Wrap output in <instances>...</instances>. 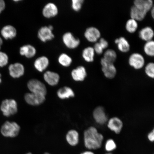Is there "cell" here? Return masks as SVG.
<instances>
[{"label":"cell","instance_id":"1","mask_svg":"<svg viewBox=\"0 0 154 154\" xmlns=\"http://www.w3.org/2000/svg\"><path fill=\"white\" fill-rule=\"evenodd\" d=\"M104 140L103 134L100 133L95 127L91 126L85 131L84 142L88 150H96L100 149Z\"/></svg>","mask_w":154,"mask_h":154},{"label":"cell","instance_id":"2","mask_svg":"<svg viewBox=\"0 0 154 154\" xmlns=\"http://www.w3.org/2000/svg\"><path fill=\"white\" fill-rule=\"evenodd\" d=\"M20 130V127L17 123L7 121L2 126L1 131L5 137L14 138L18 136Z\"/></svg>","mask_w":154,"mask_h":154},{"label":"cell","instance_id":"3","mask_svg":"<svg viewBox=\"0 0 154 154\" xmlns=\"http://www.w3.org/2000/svg\"><path fill=\"white\" fill-rule=\"evenodd\" d=\"M0 109L5 116L9 117L18 112V104L15 100L5 99L2 102Z\"/></svg>","mask_w":154,"mask_h":154},{"label":"cell","instance_id":"4","mask_svg":"<svg viewBox=\"0 0 154 154\" xmlns=\"http://www.w3.org/2000/svg\"><path fill=\"white\" fill-rule=\"evenodd\" d=\"M27 86L31 92L47 95V90L45 85L38 80L32 79L29 80Z\"/></svg>","mask_w":154,"mask_h":154},{"label":"cell","instance_id":"5","mask_svg":"<svg viewBox=\"0 0 154 154\" xmlns=\"http://www.w3.org/2000/svg\"><path fill=\"white\" fill-rule=\"evenodd\" d=\"M45 96L43 94L30 92L25 94L24 100L28 104L37 106L42 104L45 102Z\"/></svg>","mask_w":154,"mask_h":154},{"label":"cell","instance_id":"6","mask_svg":"<svg viewBox=\"0 0 154 154\" xmlns=\"http://www.w3.org/2000/svg\"><path fill=\"white\" fill-rule=\"evenodd\" d=\"M101 69L104 75L107 79H112L116 75L117 70L113 63H109L103 58L100 61Z\"/></svg>","mask_w":154,"mask_h":154},{"label":"cell","instance_id":"7","mask_svg":"<svg viewBox=\"0 0 154 154\" xmlns=\"http://www.w3.org/2000/svg\"><path fill=\"white\" fill-rule=\"evenodd\" d=\"M53 30V27L51 25L42 27L38 31V38L44 43L52 40L55 37Z\"/></svg>","mask_w":154,"mask_h":154},{"label":"cell","instance_id":"8","mask_svg":"<svg viewBox=\"0 0 154 154\" xmlns=\"http://www.w3.org/2000/svg\"><path fill=\"white\" fill-rule=\"evenodd\" d=\"M145 63V59L143 56L140 53H133L129 57V64L136 70H140L143 68Z\"/></svg>","mask_w":154,"mask_h":154},{"label":"cell","instance_id":"9","mask_svg":"<svg viewBox=\"0 0 154 154\" xmlns=\"http://www.w3.org/2000/svg\"><path fill=\"white\" fill-rule=\"evenodd\" d=\"M63 43L69 49H75L79 46L80 41L76 38L72 32H67L63 34L62 37Z\"/></svg>","mask_w":154,"mask_h":154},{"label":"cell","instance_id":"10","mask_svg":"<svg viewBox=\"0 0 154 154\" xmlns=\"http://www.w3.org/2000/svg\"><path fill=\"white\" fill-rule=\"evenodd\" d=\"M84 35L86 39L88 42L96 43L101 38V34L100 31L95 27H89L86 29Z\"/></svg>","mask_w":154,"mask_h":154},{"label":"cell","instance_id":"11","mask_svg":"<svg viewBox=\"0 0 154 154\" xmlns=\"http://www.w3.org/2000/svg\"><path fill=\"white\" fill-rule=\"evenodd\" d=\"M8 69L10 75L14 79L20 78L25 73L24 66L20 63H16L9 65Z\"/></svg>","mask_w":154,"mask_h":154},{"label":"cell","instance_id":"12","mask_svg":"<svg viewBox=\"0 0 154 154\" xmlns=\"http://www.w3.org/2000/svg\"><path fill=\"white\" fill-rule=\"evenodd\" d=\"M93 117L96 122L99 125L105 124L108 121L105 109L102 106H98L94 109Z\"/></svg>","mask_w":154,"mask_h":154},{"label":"cell","instance_id":"13","mask_svg":"<svg viewBox=\"0 0 154 154\" xmlns=\"http://www.w3.org/2000/svg\"><path fill=\"white\" fill-rule=\"evenodd\" d=\"M58 12V8L57 5L53 3H48L44 7L42 11L43 16L48 19L56 16Z\"/></svg>","mask_w":154,"mask_h":154},{"label":"cell","instance_id":"14","mask_svg":"<svg viewBox=\"0 0 154 154\" xmlns=\"http://www.w3.org/2000/svg\"><path fill=\"white\" fill-rule=\"evenodd\" d=\"M107 126L109 130L118 134L122 131L123 123L120 119L117 117H113L108 121Z\"/></svg>","mask_w":154,"mask_h":154},{"label":"cell","instance_id":"15","mask_svg":"<svg viewBox=\"0 0 154 154\" xmlns=\"http://www.w3.org/2000/svg\"><path fill=\"white\" fill-rule=\"evenodd\" d=\"M87 75L86 69L84 66H79L72 71L71 76L73 80L77 82L84 81Z\"/></svg>","mask_w":154,"mask_h":154},{"label":"cell","instance_id":"16","mask_svg":"<svg viewBox=\"0 0 154 154\" xmlns=\"http://www.w3.org/2000/svg\"><path fill=\"white\" fill-rule=\"evenodd\" d=\"M43 78L45 81L49 85L55 86L59 83L60 76L57 72L47 71L44 73Z\"/></svg>","mask_w":154,"mask_h":154},{"label":"cell","instance_id":"17","mask_svg":"<svg viewBox=\"0 0 154 154\" xmlns=\"http://www.w3.org/2000/svg\"><path fill=\"white\" fill-rule=\"evenodd\" d=\"M1 32L2 36L5 40L12 39L17 35L16 28L11 25H7L4 26Z\"/></svg>","mask_w":154,"mask_h":154},{"label":"cell","instance_id":"18","mask_svg":"<svg viewBox=\"0 0 154 154\" xmlns=\"http://www.w3.org/2000/svg\"><path fill=\"white\" fill-rule=\"evenodd\" d=\"M49 64V59L44 56L38 57L35 61L34 63L35 68L40 72H43L45 71Z\"/></svg>","mask_w":154,"mask_h":154},{"label":"cell","instance_id":"19","mask_svg":"<svg viewBox=\"0 0 154 154\" xmlns=\"http://www.w3.org/2000/svg\"><path fill=\"white\" fill-rule=\"evenodd\" d=\"M66 140L67 143L72 147L77 146L79 142L78 132L75 130H69L66 134Z\"/></svg>","mask_w":154,"mask_h":154},{"label":"cell","instance_id":"20","mask_svg":"<svg viewBox=\"0 0 154 154\" xmlns=\"http://www.w3.org/2000/svg\"><path fill=\"white\" fill-rule=\"evenodd\" d=\"M134 4L135 6L147 13L153 7L152 0H135Z\"/></svg>","mask_w":154,"mask_h":154},{"label":"cell","instance_id":"21","mask_svg":"<svg viewBox=\"0 0 154 154\" xmlns=\"http://www.w3.org/2000/svg\"><path fill=\"white\" fill-rule=\"evenodd\" d=\"M19 53L21 56L28 58H32L36 53V48L30 44H26L21 47L19 49Z\"/></svg>","mask_w":154,"mask_h":154},{"label":"cell","instance_id":"22","mask_svg":"<svg viewBox=\"0 0 154 154\" xmlns=\"http://www.w3.org/2000/svg\"><path fill=\"white\" fill-rule=\"evenodd\" d=\"M139 38L146 42L151 41L154 37L153 30L151 27L146 26L142 28L139 32Z\"/></svg>","mask_w":154,"mask_h":154},{"label":"cell","instance_id":"23","mask_svg":"<svg viewBox=\"0 0 154 154\" xmlns=\"http://www.w3.org/2000/svg\"><path fill=\"white\" fill-rule=\"evenodd\" d=\"M57 95L61 100L68 99L75 97V93L72 88L68 86H64L57 90Z\"/></svg>","mask_w":154,"mask_h":154},{"label":"cell","instance_id":"24","mask_svg":"<svg viewBox=\"0 0 154 154\" xmlns=\"http://www.w3.org/2000/svg\"><path fill=\"white\" fill-rule=\"evenodd\" d=\"M119 51L123 53H126L130 51V45L128 40L124 37L117 38L115 40Z\"/></svg>","mask_w":154,"mask_h":154},{"label":"cell","instance_id":"25","mask_svg":"<svg viewBox=\"0 0 154 154\" xmlns=\"http://www.w3.org/2000/svg\"><path fill=\"white\" fill-rule=\"evenodd\" d=\"M147 13L137 8L134 5L131 8L130 11L131 18L137 21H141L145 18Z\"/></svg>","mask_w":154,"mask_h":154},{"label":"cell","instance_id":"26","mask_svg":"<svg viewBox=\"0 0 154 154\" xmlns=\"http://www.w3.org/2000/svg\"><path fill=\"white\" fill-rule=\"evenodd\" d=\"M95 54L93 48L88 47L83 50L82 55L83 58L86 62L92 63L94 60Z\"/></svg>","mask_w":154,"mask_h":154},{"label":"cell","instance_id":"27","mask_svg":"<svg viewBox=\"0 0 154 154\" xmlns=\"http://www.w3.org/2000/svg\"><path fill=\"white\" fill-rule=\"evenodd\" d=\"M58 61L60 64L65 67L70 66L72 62V58L66 53L61 54L58 57Z\"/></svg>","mask_w":154,"mask_h":154},{"label":"cell","instance_id":"28","mask_svg":"<svg viewBox=\"0 0 154 154\" xmlns=\"http://www.w3.org/2000/svg\"><path fill=\"white\" fill-rule=\"evenodd\" d=\"M125 28L127 31L130 33H134L136 31L138 28L137 21L131 18L127 21Z\"/></svg>","mask_w":154,"mask_h":154},{"label":"cell","instance_id":"29","mask_svg":"<svg viewBox=\"0 0 154 154\" xmlns=\"http://www.w3.org/2000/svg\"><path fill=\"white\" fill-rule=\"evenodd\" d=\"M117 55L116 51L113 49L106 50L103 54V58L109 63H113L116 60Z\"/></svg>","mask_w":154,"mask_h":154},{"label":"cell","instance_id":"30","mask_svg":"<svg viewBox=\"0 0 154 154\" xmlns=\"http://www.w3.org/2000/svg\"><path fill=\"white\" fill-rule=\"evenodd\" d=\"M143 50L146 54L150 57L154 55V42L153 40L146 42L143 47Z\"/></svg>","mask_w":154,"mask_h":154},{"label":"cell","instance_id":"31","mask_svg":"<svg viewBox=\"0 0 154 154\" xmlns=\"http://www.w3.org/2000/svg\"><path fill=\"white\" fill-rule=\"evenodd\" d=\"M117 147V144L114 140L109 139L106 141L105 145V149L107 152L112 153V152L116 149Z\"/></svg>","mask_w":154,"mask_h":154},{"label":"cell","instance_id":"32","mask_svg":"<svg viewBox=\"0 0 154 154\" xmlns=\"http://www.w3.org/2000/svg\"><path fill=\"white\" fill-rule=\"evenodd\" d=\"M144 72L147 75L149 78L154 79V64L153 63H149L147 65L144 69Z\"/></svg>","mask_w":154,"mask_h":154},{"label":"cell","instance_id":"33","mask_svg":"<svg viewBox=\"0 0 154 154\" xmlns=\"http://www.w3.org/2000/svg\"><path fill=\"white\" fill-rule=\"evenodd\" d=\"M84 1V0H72V9L75 11H79L82 9Z\"/></svg>","mask_w":154,"mask_h":154},{"label":"cell","instance_id":"34","mask_svg":"<svg viewBox=\"0 0 154 154\" xmlns=\"http://www.w3.org/2000/svg\"><path fill=\"white\" fill-rule=\"evenodd\" d=\"M9 57L7 54L0 51V67H3L8 64Z\"/></svg>","mask_w":154,"mask_h":154},{"label":"cell","instance_id":"35","mask_svg":"<svg viewBox=\"0 0 154 154\" xmlns=\"http://www.w3.org/2000/svg\"><path fill=\"white\" fill-rule=\"evenodd\" d=\"M93 48L95 53L97 54L101 55L103 54V49L100 45L99 42H96L95 43Z\"/></svg>","mask_w":154,"mask_h":154},{"label":"cell","instance_id":"36","mask_svg":"<svg viewBox=\"0 0 154 154\" xmlns=\"http://www.w3.org/2000/svg\"><path fill=\"white\" fill-rule=\"evenodd\" d=\"M99 43L103 50L107 49L108 47V42L103 38H100Z\"/></svg>","mask_w":154,"mask_h":154},{"label":"cell","instance_id":"37","mask_svg":"<svg viewBox=\"0 0 154 154\" xmlns=\"http://www.w3.org/2000/svg\"><path fill=\"white\" fill-rule=\"evenodd\" d=\"M147 138L150 142H153L154 141V130L153 129L148 134Z\"/></svg>","mask_w":154,"mask_h":154},{"label":"cell","instance_id":"38","mask_svg":"<svg viewBox=\"0 0 154 154\" xmlns=\"http://www.w3.org/2000/svg\"><path fill=\"white\" fill-rule=\"evenodd\" d=\"M5 3L3 0H0V14L5 8Z\"/></svg>","mask_w":154,"mask_h":154},{"label":"cell","instance_id":"39","mask_svg":"<svg viewBox=\"0 0 154 154\" xmlns=\"http://www.w3.org/2000/svg\"><path fill=\"white\" fill-rule=\"evenodd\" d=\"M80 154H95L94 152L91 150H88L86 151H84L81 153Z\"/></svg>","mask_w":154,"mask_h":154},{"label":"cell","instance_id":"40","mask_svg":"<svg viewBox=\"0 0 154 154\" xmlns=\"http://www.w3.org/2000/svg\"><path fill=\"white\" fill-rule=\"evenodd\" d=\"M151 12V16L152 17V18L153 19H154V7H153L151 9V10L150 11Z\"/></svg>","mask_w":154,"mask_h":154},{"label":"cell","instance_id":"41","mask_svg":"<svg viewBox=\"0 0 154 154\" xmlns=\"http://www.w3.org/2000/svg\"><path fill=\"white\" fill-rule=\"evenodd\" d=\"M3 43V40L0 36V49H1V47Z\"/></svg>","mask_w":154,"mask_h":154},{"label":"cell","instance_id":"42","mask_svg":"<svg viewBox=\"0 0 154 154\" xmlns=\"http://www.w3.org/2000/svg\"><path fill=\"white\" fill-rule=\"evenodd\" d=\"M43 154H53L51 153H50V152H44L43 153Z\"/></svg>","mask_w":154,"mask_h":154},{"label":"cell","instance_id":"43","mask_svg":"<svg viewBox=\"0 0 154 154\" xmlns=\"http://www.w3.org/2000/svg\"><path fill=\"white\" fill-rule=\"evenodd\" d=\"M2 82V79H1V73H0V84Z\"/></svg>","mask_w":154,"mask_h":154},{"label":"cell","instance_id":"44","mask_svg":"<svg viewBox=\"0 0 154 154\" xmlns=\"http://www.w3.org/2000/svg\"><path fill=\"white\" fill-rule=\"evenodd\" d=\"M24 154H34L32 153L31 152H27Z\"/></svg>","mask_w":154,"mask_h":154},{"label":"cell","instance_id":"45","mask_svg":"<svg viewBox=\"0 0 154 154\" xmlns=\"http://www.w3.org/2000/svg\"><path fill=\"white\" fill-rule=\"evenodd\" d=\"M105 154H113V153H105Z\"/></svg>","mask_w":154,"mask_h":154}]
</instances>
